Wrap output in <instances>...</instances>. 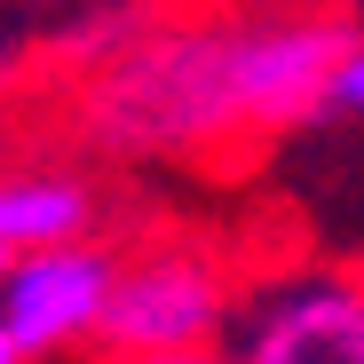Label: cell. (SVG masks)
<instances>
[{
    "instance_id": "cell-7",
    "label": "cell",
    "mask_w": 364,
    "mask_h": 364,
    "mask_svg": "<svg viewBox=\"0 0 364 364\" xmlns=\"http://www.w3.org/2000/svg\"><path fill=\"white\" fill-rule=\"evenodd\" d=\"M87 364H237V356H230V341H222V348H135V356H127V348H95Z\"/></svg>"
},
{
    "instance_id": "cell-6",
    "label": "cell",
    "mask_w": 364,
    "mask_h": 364,
    "mask_svg": "<svg viewBox=\"0 0 364 364\" xmlns=\"http://www.w3.org/2000/svg\"><path fill=\"white\" fill-rule=\"evenodd\" d=\"M325 119H364V24L348 32L341 64H333V80H325Z\"/></svg>"
},
{
    "instance_id": "cell-5",
    "label": "cell",
    "mask_w": 364,
    "mask_h": 364,
    "mask_svg": "<svg viewBox=\"0 0 364 364\" xmlns=\"http://www.w3.org/2000/svg\"><path fill=\"white\" fill-rule=\"evenodd\" d=\"M103 230V191L72 166H16L0 174V277L24 254L64 246V237H95Z\"/></svg>"
},
{
    "instance_id": "cell-8",
    "label": "cell",
    "mask_w": 364,
    "mask_h": 364,
    "mask_svg": "<svg viewBox=\"0 0 364 364\" xmlns=\"http://www.w3.org/2000/svg\"><path fill=\"white\" fill-rule=\"evenodd\" d=\"M0 364H32V356H24V341H16L9 325H0Z\"/></svg>"
},
{
    "instance_id": "cell-4",
    "label": "cell",
    "mask_w": 364,
    "mask_h": 364,
    "mask_svg": "<svg viewBox=\"0 0 364 364\" xmlns=\"http://www.w3.org/2000/svg\"><path fill=\"white\" fill-rule=\"evenodd\" d=\"M111 277H119V246L95 237H64V246L24 254L0 277V325L24 341L32 364H72L103 348V317H111Z\"/></svg>"
},
{
    "instance_id": "cell-1",
    "label": "cell",
    "mask_w": 364,
    "mask_h": 364,
    "mask_svg": "<svg viewBox=\"0 0 364 364\" xmlns=\"http://www.w3.org/2000/svg\"><path fill=\"white\" fill-rule=\"evenodd\" d=\"M356 16L333 0H237L182 24H143L87 72L72 127L103 166H206L325 127V80Z\"/></svg>"
},
{
    "instance_id": "cell-3",
    "label": "cell",
    "mask_w": 364,
    "mask_h": 364,
    "mask_svg": "<svg viewBox=\"0 0 364 364\" xmlns=\"http://www.w3.org/2000/svg\"><path fill=\"white\" fill-rule=\"evenodd\" d=\"M237 364H364V262H254L230 333Z\"/></svg>"
},
{
    "instance_id": "cell-2",
    "label": "cell",
    "mask_w": 364,
    "mask_h": 364,
    "mask_svg": "<svg viewBox=\"0 0 364 364\" xmlns=\"http://www.w3.org/2000/svg\"><path fill=\"white\" fill-rule=\"evenodd\" d=\"M254 262L206 230H151L119 246L103 348H222L237 333Z\"/></svg>"
}]
</instances>
